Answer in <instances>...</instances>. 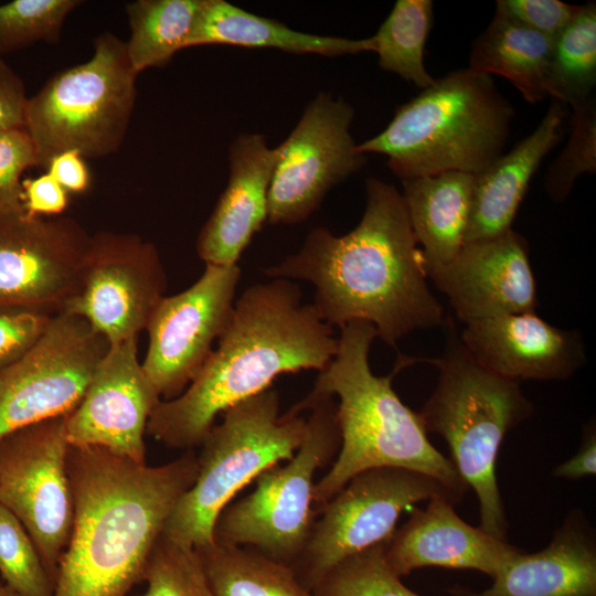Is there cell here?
Masks as SVG:
<instances>
[{
	"instance_id": "9a60e30c",
	"label": "cell",
	"mask_w": 596,
	"mask_h": 596,
	"mask_svg": "<svg viewBox=\"0 0 596 596\" xmlns=\"http://www.w3.org/2000/svg\"><path fill=\"white\" fill-rule=\"evenodd\" d=\"M240 278L238 265L205 264L193 285L159 301L141 365L160 397L179 396L201 370L231 320Z\"/></svg>"
},
{
	"instance_id": "b9f144b4",
	"label": "cell",
	"mask_w": 596,
	"mask_h": 596,
	"mask_svg": "<svg viewBox=\"0 0 596 596\" xmlns=\"http://www.w3.org/2000/svg\"><path fill=\"white\" fill-rule=\"evenodd\" d=\"M596 473V428L594 423L584 427L582 444L577 453L556 466L553 476L568 480L583 479Z\"/></svg>"
},
{
	"instance_id": "8fae6325",
	"label": "cell",
	"mask_w": 596,
	"mask_h": 596,
	"mask_svg": "<svg viewBox=\"0 0 596 596\" xmlns=\"http://www.w3.org/2000/svg\"><path fill=\"white\" fill-rule=\"evenodd\" d=\"M65 417L19 428L0 439V504L28 531L53 587L74 519Z\"/></svg>"
},
{
	"instance_id": "9c48e42d",
	"label": "cell",
	"mask_w": 596,
	"mask_h": 596,
	"mask_svg": "<svg viewBox=\"0 0 596 596\" xmlns=\"http://www.w3.org/2000/svg\"><path fill=\"white\" fill-rule=\"evenodd\" d=\"M289 411H309L301 445L285 465L264 470L252 493L222 510L213 536L220 544L248 547L292 566L317 518L316 472L333 462L341 438L333 396L308 394Z\"/></svg>"
},
{
	"instance_id": "8992f818",
	"label": "cell",
	"mask_w": 596,
	"mask_h": 596,
	"mask_svg": "<svg viewBox=\"0 0 596 596\" xmlns=\"http://www.w3.org/2000/svg\"><path fill=\"white\" fill-rule=\"evenodd\" d=\"M446 345L436 365L435 390L418 412L426 433L441 436L459 477L476 493L480 528L505 540L508 521L497 480V458L509 430L532 415L533 405L519 382L479 364L447 317Z\"/></svg>"
},
{
	"instance_id": "d590c367",
	"label": "cell",
	"mask_w": 596,
	"mask_h": 596,
	"mask_svg": "<svg viewBox=\"0 0 596 596\" xmlns=\"http://www.w3.org/2000/svg\"><path fill=\"white\" fill-rule=\"evenodd\" d=\"M32 167L36 152L25 128L0 130V216L25 213L22 174Z\"/></svg>"
},
{
	"instance_id": "8d00e7d4",
	"label": "cell",
	"mask_w": 596,
	"mask_h": 596,
	"mask_svg": "<svg viewBox=\"0 0 596 596\" xmlns=\"http://www.w3.org/2000/svg\"><path fill=\"white\" fill-rule=\"evenodd\" d=\"M54 315L44 309L0 304V369L19 360L35 344Z\"/></svg>"
},
{
	"instance_id": "603a6c76",
	"label": "cell",
	"mask_w": 596,
	"mask_h": 596,
	"mask_svg": "<svg viewBox=\"0 0 596 596\" xmlns=\"http://www.w3.org/2000/svg\"><path fill=\"white\" fill-rule=\"evenodd\" d=\"M566 116L564 104L552 99L532 134L475 174L466 242L491 238L512 228L533 174L562 139Z\"/></svg>"
},
{
	"instance_id": "d6a6232c",
	"label": "cell",
	"mask_w": 596,
	"mask_h": 596,
	"mask_svg": "<svg viewBox=\"0 0 596 596\" xmlns=\"http://www.w3.org/2000/svg\"><path fill=\"white\" fill-rule=\"evenodd\" d=\"M0 575L19 596H52L53 584L19 519L0 504Z\"/></svg>"
},
{
	"instance_id": "4dcf8cb0",
	"label": "cell",
	"mask_w": 596,
	"mask_h": 596,
	"mask_svg": "<svg viewBox=\"0 0 596 596\" xmlns=\"http://www.w3.org/2000/svg\"><path fill=\"white\" fill-rule=\"evenodd\" d=\"M79 0H13L0 4V56L39 42L57 43Z\"/></svg>"
},
{
	"instance_id": "d6986e66",
	"label": "cell",
	"mask_w": 596,
	"mask_h": 596,
	"mask_svg": "<svg viewBox=\"0 0 596 596\" xmlns=\"http://www.w3.org/2000/svg\"><path fill=\"white\" fill-rule=\"evenodd\" d=\"M459 337L479 364L518 382L567 380L586 362L581 333L556 328L535 311L472 321Z\"/></svg>"
},
{
	"instance_id": "44dd1931",
	"label": "cell",
	"mask_w": 596,
	"mask_h": 596,
	"mask_svg": "<svg viewBox=\"0 0 596 596\" xmlns=\"http://www.w3.org/2000/svg\"><path fill=\"white\" fill-rule=\"evenodd\" d=\"M277 160V148H269L263 135L244 134L233 141L226 188L196 240L198 256L205 264L237 265L268 220V191Z\"/></svg>"
},
{
	"instance_id": "7c38bea8",
	"label": "cell",
	"mask_w": 596,
	"mask_h": 596,
	"mask_svg": "<svg viewBox=\"0 0 596 596\" xmlns=\"http://www.w3.org/2000/svg\"><path fill=\"white\" fill-rule=\"evenodd\" d=\"M109 345L83 318L54 315L36 343L0 369V439L72 413Z\"/></svg>"
},
{
	"instance_id": "7402d4cb",
	"label": "cell",
	"mask_w": 596,
	"mask_h": 596,
	"mask_svg": "<svg viewBox=\"0 0 596 596\" xmlns=\"http://www.w3.org/2000/svg\"><path fill=\"white\" fill-rule=\"evenodd\" d=\"M490 587L471 592L461 586L451 596H596V536L584 513L572 511L549 545L517 554Z\"/></svg>"
},
{
	"instance_id": "ac0fdd59",
	"label": "cell",
	"mask_w": 596,
	"mask_h": 596,
	"mask_svg": "<svg viewBox=\"0 0 596 596\" xmlns=\"http://www.w3.org/2000/svg\"><path fill=\"white\" fill-rule=\"evenodd\" d=\"M428 277L465 324L534 312L538 305L529 244L513 228L491 238L466 242L450 263Z\"/></svg>"
},
{
	"instance_id": "484cf974",
	"label": "cell",
	"mask_w": 596,
	"mask_h": 596,
	"mask_svg": "<svg viewBox=\"0 0 596 596\" xmlns=\"http://www.w3.org/2000/svg\"><path fill=\"white\" fill-rule=\"evenodd\" d=\"M553 39L494 13L475 40L468 68L505 77L528 103L546 97Z\"/></svg>"
},
{
	"instance_id": "52a82bcc",
	"label": "cell",
	"mask_w": 596,
	"mask_h": 596,
	"mask_svg": "<svg viewBox=\"0 0 596 596\" xmlns=\"http://www.w3.org/2000/svg\"><path fill=\"white\" fill-rule=\"evenodd\" d=\"M198 456L193 485L170 513L162 534L184 547L214 542L213 530L234 496L264 470L292 458L307 430V419L291 411L279 415V395L272 387L222 413Z\"/></svg>"
},
{
	"instance_id": "5bb4252c",
	"label": "cell",
	"mask_w": 596,
	"mask_h": 596,
	"mask_svg": "<svg viewBox=\"0 0 596 596\" xmlns=\"http://www.w3.org/2000/svg\"><path fill=\"white\" fill-rule=\"evenodd\" d=\"M354 109L342 98L319 93L278 146L268 191V222L292 225L307 220L337 184L362 168L350 126Z\"/></svg>"
},
{
	"instance_id": "5b68a950",
	"label": "cell",
	"mask_w": 596,
	"mask_h": 596,
	"mask_svg": "<svg viewBox=\"0 0 596 596\" xmlns=\"http://www.w3.org/2000/svg\"><path fill=\"white\" fill-rule=\"evenodd\" d=\"M514 109L492 77L451 72L398 106L390 124L358 145L387 157L401 180L459 171L478 174L502 155Z\"/></svg>"
},
{
	"instance_id": "e0dca14e",
	"label": "cell",
	"mask_w": 596,
	"mask_h": 596,
	"mask_svg": "<svg viewBox=\"0 0 596 596\" xmlns=\"http://www.w3.org/2000/svg\"><path fill=\"white\" fill-rule=\"evenodd\" d=\"M138 339L110 344L78 405L65 417L70 446L146 464L147 424L161 397L138 360Z\"/></svg>"
},
{
	"instance_id": "83f0119b",
	"label": "cell",
	"mask_w": 596,
	"mask_h": 596,
	"mask_svg": "<svg viewBox=\"0 0 596 596\" xmlns=\"http://www.w3.org/2000/svg\"><path fill=\"white\" fill-rule=\"evenodd\" d=\"M201 0H136L126 4L130 38L126 44L137 74L167 65L184 49Z\"/></svg>"
},
{
	"instance_id": "6da1fadb",
	"label": "cell",
	"mask_w": 596,
	"mask_h": 596,
	"mask_svg": "<svg viewBox=\"0 0 596 596\" xmlns=\"http://www.w3.org/2000/svg\"><path fill=\"white\" fill-rule=\"evenodd\" d=\"M359 224L337 236L318 226L300 249L264 269L272 278L300 279L315 287L313 307L330 327L371 323L386 344L418 329L445 323L432 294L422 249L400 191L382 180L365 183Z\"/></svg>"
},
{
	"instance_id": "f35d334b",
	"label": "cell",
	"mask_w": 596,
	"mask_h": 596,
	"mask_svg": "<svg viewBox=\"0 0 596 596\" xmlns=\"http://www.w3.org/2000/svg\"><path fill=\"white\" fill-rule=\"evenodd\" d=\"M22 201L29 216L56 217L67 209L70 193L45 172L22 180Z\"/></svg>"
},
{
	"instance_id": "d4e9b609",
	"label": "cell",
	"mask_w": 596,
	"mask_h": 596,
	"mask_svg": "<svg viewBox=\"0 0 596 596\" xmlns=\"http://www.w3.org/2000/svg\"><path fill=\"white\" fill-rule=\"evenodd\" d=\"M473 177L449 171L402 180L401 194L427 276L450 263L466 243Z\"/></svg>"
},
{
	"instance_id": "cb8c5ba5",
	"label": "cell",
	"mask_w": 596,
	"mask_h": 596,
	"mask_svg": "<svg viewBox=\"0 0 596 596\" xmlns=\"http://www.w3.org/2000/svg\"><path fill=\"white\" fill-rule=\"evenodd\" d=\"M204 44L276 49L288 53H311L328 57L374 52L372 36L354 40L300 32L224 0H201L184 49Z\"/></svg>"
},
{
	"instance_id": "ba28073f",
	"label": "cell",
	"mask_w": 596,
	"mask_h": 596,
	"mask_svg": "<svg viewBox=\"0 0 596 596\" xmlns=\"http://www.w3.org/2000/svg\"><path fill=\"white\" fill-rule=\"evenodd\" d=\"M84 63L52 76L28 100L25 130L38 168L56 155L78 151L84 158L115 153L128 130L136 104V81L124 41L106 31L93 42Z\"/></svg>"
},
{
	"instance_id": "ffe728a7",
	"label": "cell",
	"mask_w": 596,
	"mask_h": 596,
	"mask_svg": "<svg viewBox=\"0 0 596 596\" xmlns=\"http://www.w3.org/2000/svg\"><path fill=\"white\" fill-rule=\"evenodd\" d=\"M455 503L444 497L412 508L408 520L396 529L384 560L397 576L421 567L476 570L493 578L521 550L466 523Z\"/></svg>"
},
{
	"instance_id": "277c9868",
	"label": "cell",
	"mask_w": 596,
	"mask_h": 596,
	"mask_svg": "<svg viewBox=\"0 0 596 596\" xmlns=\"http://www.w3.org/2000/svg\"><path fill=\"white\" fill-rule=\"evenodd\" d=\"M338 350L319 372L311 395L338 398L340 448L327 473L313 488V510L329 501L351 478L372 468L395 467L440 481L458 497L469 488L449 458L429 441L418 413L406 406L392 386L402 369L418 360L400 355L389 375H375L369 362L375 328L353 321L341 329Z\"/></svg>"
},
{
	"instance_id": "e575fe53",
	"label": "cell",
	"mask_w": 596,
	"mask_h": 596,
	"mask_svg": "<svg viewBox=\"0 0 596 596\" xmlns=\"http://www.w3.org/2000/svg\"><path fill=\"white\" fill-rule=\"evenodd\" d=\"M573 117L565 148L551 164L545 177V191L554 202L564 201L575 180L583 173L596 172V103L595 97L571 105Z\"/></svg>"
},
{
	"instance_id": "4316f807",
	"label": "cell",
	"mask_w": 596,
	"mask_h": 596,
	"mask_svg": "<svg viewBox=\"0 0 596 596\" xmlns=\"http://www.w3.org/2000/svg\"><path fill=\"white\" fill-rule=\"evenodd\" d=\"M195 550L213 596H317L290 565L252 549L214 541Z\"/></svg>"
},
{
	"instance_id": "1f68e13d",
	"label": "cell",
	"mask_w": 596,
	"mask_h": 596,
	"mask_svg": "<svg viewBox=\"0 0 596 596\" xmlns=\"http://www.w3.org/2000/svg\"><path fill=\"white\" fill-rule=\"evenodd\" d=\"M387 542L345 558L312 592L317 596H421L406 587L386 565Z\"/></svg>"
},
{
	"instance_id": "f1b7e54d",
	"label": "cell",
	"mask_w": 596,
	"mask_h": 596,
	"mask_svg": "<svg viewBox=\"0 0 596 596\" xmlns=\"http://www.w3.org/2000/svg\"><path fill=\"white\" fill-rule=\"evenodd\" d=\"M433 23V1H396L372 35L380 67L422 89L430 86L435 78L426 71L424 53Z\"/></svg>"
},
{
	"instance_id": "4fadbf2b",
	"label": "cell",
	"mask_w": 596,
	"mask_h": 596,
	"mask_svg": "<svg viewBox=\"0 0 596 596\" xmlns=\"http://www.w3.org/2000/svg\"><path fill=\"white\" fill-rule=\"evenodd\" d=\"M156 245L137 234L91 235L73 295L61 312L83 318L109 344L138 339L167 290Z\"/></svg>"
},
{
	"instance_id": "836d02e7",
	"label": "cell",
	"mask_w": 596,
	"mask_h": 596,
	"mask_svg": "<svg viewBox=\"0 0 596 596\" xmlns=\"http://www.w3.org/2000/svg\"><path fill=\"white\" fill-rule=\"evenodd\" d=\"M142 596H213L195 549L184 547L163 534L148 560Z\"/></svg>"
},
{
	"instance_id": "7a4b0ae2",
	"label": "cell",
	"mask_w": 596,
	"mask_h": 596,
	"mask_svg": "<svg viewBox=\"0 0 596 596\" xmlns=\"http://www.w3.org/2000/svg\"><path fill=\"white\" fill-rule=\"evenodd\" d=\"M74 519L52 596H127L198 473L193 449L158 467L70 446Z\"/></svg>"
},
{
	"instance_id": "ab89813d",
	"label": "cell",
	"mask_w": 596,
	"mask_h": 596,
	"mask_svg": "<svg viewBox=\"0 0 596 596\" xmlns=\"http://www.w3.org/2000/svg\"><path fill=\"white\" fill-rule=\"evenodd\" d=\"M28 100L22 79L0 56V130L24 128Z\"/></svg>"
},
{
	"instance_id": "3957f363",
	"label": "cell",
	"mask_w": 596,
	"mask_h": 596,
	"mask_svg": "<svg viewBox=\"0 0 596 596\" xmlns=\"http://www.w3.org/2000/svg\"><path fill=\"white\" fill-rule=\"evenodd\" d=\"M294 281L273 278L248 287L235 301L219 343L188 387L160 401L146 433L171 448L202 444L215 418L269 387L284 373L322 371L338 338Z\"/></svg>"
},
{
	"instance_id": "60d3db41",
	"label": "cell",
	"mask_w": 596,
	"mask_h": 596,
	"mask_svg": "<svg viewBox=\"0 0 596 596\" xmlns=\"http://www.w3.org/2000/svg\"><path fill=\"white\" fill-rule=\"evenodd\" d=\"M45 170L68 193H83L91 184V173L85 158L75 150L54 156Z\"/></svg>"
},
{
	"instance_id": "7bdbcfd3",
	"label": "cell",
	"mask_w": 596,
	"mask_h": 596,
	"mask_svg": "<svg viewBox=\"0 0 596 596\" xmlns=\"http://www.w3.org/2000/svg\"><path fill=\"white\" fill-rule=\"evenodd\" d=\"M0 596H19L4 584L0 583Z\"/></svg>"
},
{
	"instance_id": "f546056e",
	"label": "cell",
	"mask_w": 596,
	"mask_h": 596,
	"mask_svg": "<svg viewBox=\"0 0 596 596\" xmlns=\"http://www.w3.org/2000/svg\"><path fill=\"white\" fill-rule=\"evenodd\" d=\"M595 86L596 4L589 1L553 41L547 94L571 106L593 97Z\"/></svg>"
},
{
	"instance_id": "30bf717a",
	"label": "cell",
	"mask_w": 596,
	"mask_h": 596,
	"mask_svg": "<svg viewBox=\"0 0 596 596\" xmlns=\"http://www.w3.org/2000/svg\"><path fill=\"white\" fill-rule=\"evenodd\" d=\"M461 498L427 475L395 467L364 470L351 478L317 512L305 547L291 566L311 592L345 558L387 542L401 514L417 502Z\"/></svg>"
},
{
	"instance_id": "2e32d148",
	"label": "cell",
	"mask_w": 596,
	"mask_h": 596,
	"mask_svg": "<svg viewBox=\"0 0 596 596\" xmlns=\"http://www.w3.org/2000/svg\"><path fill=\"white\" fill-rule=\"evenodd\" d=\"M89 238L70 216H0V304L61 312Z\"/></svg>"
},
{
	"instance_id": "74e56055",
	"label": "cell",
	"mask_w": 596,
	"mask_h": 596,
	"mask_svg": "<svg viewBox=\"0 0 596 596\" xmlns=\"http://www.w3.org/2000/svg\"><path fill=\"white\" fill-rule=\"evenodd\" d=\"M579 7L560 0H498L494 13L554 40Z\"/></svg>"
}]
</instances>
